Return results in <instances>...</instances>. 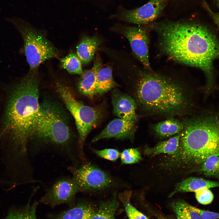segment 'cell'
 Here are the masks:
<instances>
[{
    "mask_svg": "<svg viewBox=\"0 0 219 219\" xmlns=\"http://www.w3.org/2000/svg\"><path fill=\"white\" fill-rule=\"evenodd\" d=\"M129 91L138 116L182 119L198 111L195 89L178 78L153 71H141Z\"/></svg>",
    "mask_w": 219,
    "mask_h": 219,
    "instance_id": "6da1fadb",
    "label": "cell"
},
{
    "mask_svg": "<svg viewBox=\"0 0 219 219\" xmlns=\"http://www.w3.org/2000/svg\"><path fill=\"white\" fill-rule=\"evenodd\" d=\"M163 52L177 62L199 68L204 73L203 89L210 92L214 87L213 63L219 59V41L209 29L189 22H168L157 25Z\"/></svg>",
    "mask_w": 219,
    "mask_h": 219,
    "instance_id": "7a4b0ae2",
    "label": "cell"
},
{
    "mask_svg": "<svg viewBox=\"0 0 219 219\" xmlns=\"http://www.w3.org/2000/svg\"><path fill=\"white\" fill-rule=\"evenodd\" d=\"M183 119L178 149L168 160L175 170L193 172L209 157L219 156V109L200 110Z\"/></svg>",
    "mask_w": 219,
    "mask_h": 219,
    "instance_id": "3957f363",
    "label": "cell"
},
{
    "mask_svg": "<svg viewBox=\"0 0 219 219\" xmlns=\"http://www.w3.org/2000/svg\"><path fill=\"white\" fill-rule=\"evenodd\" d=\"M39 83L37 70H29L12 84L3 115L2 131L12 135L25 151L40 109Z\"/></svg>",
    "mask_w": 219,
    "mask_h": 219,
    "instance_id": "277c9868",
    "label": "cell"
},
{
    "mask_svg": "<svg viewBox=\"0 0 219 219\" xmlns=\"http://www.w3.org/2000/svg\"><path fill=\"white\" fill-rule=\"evenodd\" d=\"M29 140L33 155L43 150H53L65 156L73 165L76 163L71 130L61 111L52 103L40 105Z\"/></svg>",
    "mask_w": 219,
    "mask_h": 219,
    "instance_id": "5b68a950",
    "label": "cell"
},
{
    "mask_svg": "<svg viewBox=\"0 0 219 219\" xmlns=\"http://www.w3.org/2000/svg\"><path fill=\"white\" fill-rule=\"evenodd\" d=\"M56 90L67 108L73 117L78 134V156L83 160V146L90 132L99 123L103 117L102 110L84 104L77 99L70 89L63 83H56Z\"/></svg>",
    "mask_w": 219,
    "mask_h": 219,
    "instance_id": "8992f818",
    "label": "cell"
},
{
    "mask_svg": "<svg viewBox=\"0 0 219 219\" xmlns=\"http://www.w3.org/2000/svg\"><path fill=\"white\" fill-rule=\"evenodd\" d=\"M5 19L12 24L22 37L29 70L36 71L43 62L58 56L57 49L44 34L28 23L17 17Z\"/></svg>",
    "mask_w": 219,
    "mask_h": 219,
    "instance_id": "52a82bcc",
    "label": "cell"
},
{
    "mask_svg": "<svg viewBox=\"0 0 219 219\" xmlns=\"http://www.w3.org/2000/svg\"><path fill=\"white\" fill-rule=\"evenodd\" d=\"M68 169L80 192L102 191L116 185V181L111 175L90 163H84L80 166L71 165Z\"/></svg>",
    "mask_w": 219,
    "mask_h": 219,
    "instance_id": "ba28073f",
    "label": "cell"
},
{
    "mask_svg": "<svg viewBox=\"0 0 219 219\" xmlns=\"http://www.w3.org/2000/svg\"><path fill=\"white\" fill-rule=\"evenodd\" d=\"M80 189L72 178L63 177L47 189L39 202L54 208L62 204L75 206L76 194Z\"/></svg>",
    "mask_w": 219,
    "mask_h": 219,
    "instance_id": "9c48e42d",
    "label": "cell"
},
{
    "mask_svg": "<svg viewBox=\"0 0 219 219\" xmlns=\"http://www.w3.org/2000/svg\"><path fill=\"white\" fill-rule=\"evenodd\" d=\"M123 34L128 40L132 50L146 69L152 71L149 57L148 32L144 27H125Z\"/></svg>",
    "mask_w": 219,
    "mask_h": 219,
    "instance_id": "30bf717a",
    "label": "cell"
},
{
    "mask_svg": "<svg viewBox=\"0 0 219 219\" xmlns=\"http://www.w3.org/2000/svg\"><path fill=\"white\" fill-rule=\"evenodd\" d=\"M166 5L165 0H150L142 6L122 11L118 17L125 21L137 24H147L156 20Z\"/></svg>",
    "mask_w": 219,
    "mask_h": 219,
    "instance_id": "8fae6325",
    "label": "cell"
},
{
    "mask_svg": "<svg viewBox=\"0 0 219 219\" xmlns=\"http://www.w3.org/2000/svg\"><path fill=\"white\" fill-rule=\"evenodd\" d=\"M138 120L121 118L114 119L92 141L95 142L102 139L111 138L121 140L128 139L133 141Z\"/></svg>",
    "mask_w": 219,
    "mask_h": 219,
    "instance_id": "7c38bea8",
    "label": "cell"
},
{
    "mask_svg": "<svg viewBox=\"0 0 219 219\" xmlns=\"http://www.w3.org/2000/svg\"><path fill=\"white\" fill-rule=\"evenodd\" d=\"M111 96L113 112L116 116L119 118L138 119L136 104L130 95L115 88Z\"/></svg>",
    "mask_w": 219,
    "mask_h": 219,
    "instance_id": "4fadbf2b",
    "label": "cell"
},
{
    "mask_svg": "<svg viewBox=\"0 0 219 219\" xmlns=\"http://www.w3.org/2000/svg\"><path fill=\"white\" fill-rule=\"evenodd\" d=\"M184 126L183 118L171 117L152 124L150 129L156 136L163 139L179 134L183 130Z\"/></svg>",
    "mask_w": 219,
    "mask_h": 219,
    "instance_id": "5bb4252c",
    "label": "cell"
},
{
    "mask_svg": "<svg viewBox=\"0 0 219 219\" xmlns=\"http://www.w3.org/2000/svg\"><path fill=\"white\" fill-rule=\"evenodd\" d=\"M102 67V61L97 57L94 61L92 67L84 71L81 75L78 87L82 94L90 99L96 96V75Z\"/></svg>",
    "mask_w": 219,
    "mask_h": 219,
    "instance_id": "9a60e30c",
    "label": "cell"
},
{
    "mask_svg": "<svg viewBox=\"0 0 219 219\" xmlns=\"http://www.w3.org/2000/svg\"><path fill=\"white\" fill-rule=\"evenodd\" d=\"M219 187V182L190 177L177 183L173 190L169 194V197H171L178 193L195 192L204 188H210Z\"/></svg>",
    "mask_w": 219,
    "mask_h": 219,
    "instance_id": "2e32d148",
    "label": "cell"
},
{
    "mask_svg": "<svg viewBox=\"0 0 219 219\" xmlns=\"http://www.w3.org/2000/svg\"><path fill=\"white\" fill-rule=\"evenodd\" d=\"M101 42V40L96 36L82 38L76 48L77 55L82 64H87L92 61Z\"/></svg>",
    "mask_w": 219,
    "mask_h": 219,
    "instance_id": "e0dca14e",
    "label": "cell"
},
{
    "mask_svg": "<svg viewBox=\"0 0 219 219\" xmlns=\"http://www.w3.org/2000/svg\"><path fill=\"white\" fill-rule=\"evenodd\" d=\"M96 211L90 204L81 202L59 214L54 219H91Z\"/></svg>",
    "mask_w": 219,
    "mask_h": 219,
    "instance_id": "ac0fdd59",
    "label": "cell"
},
{
    "mask_svg": "<svg viewBox=\"0 0 219 219\" xmlns=\"http://www.w3.org/2000/svg\"><path fill=\"white\" fill-rule=\"evenodd\" d=\"M181 132L169 139L159 142L153 147H146L144 150V154L149 156L162 153L169 155L175 154L179 148Z\"/></svg>",
    "mask_w": 219,
    "mask_h": 219,
    "instance_id": "d6986e66",
    "label": "cell"
},
{
    "mask_svg": "<svg viewBox=\"0 0 219 219\" xmlns=\"http://www.w3.org/2000/svg\"><path fill=\"white\" fill-rule=\"evenodd\" d=\"M117 86L113 79L111 67H102L96 75V96H102Z\"/></svg>",
    "mask_w": 219,
    "mask_h": 219,
    "instance_id": "ffe728a7",
    "label": "cell"
},
{
    "mask_svg": "<svg viewBox=\"0 0 219 219\" xmlns=\"http://www.w3.org/2000/svg\"><path fill=\"white\" fill-rule=\"evenodd\" d=\"M119 206L116 194L114 193L111 199L101 202L91 219H116L115 214Z\"/></svg>",
    "mask_w": 219,
    "mask_h": 219,
    "instance_id": "44dd1931",
    "label": "cell"
},
{
    "mask_svg": "<svg viewBox=\"0 0 219 219\" xmlns=\"http://www.w3.org/2000/svg\"><path fill=\"white\" fill-rule=\"evenodd\" d=\"M172 207L178 219H202L191 205L182 200L174 202Z\"/></svg>",
    "mask_w": 219,
    "mask_h": 219,
    "instance_id": "7402d4cb",
    "label": "cell"
},
{
    "mask_svg": "<svg viewBox=\"0 0 219 219\" xmlns=\"http://www.w3.org/2000/svg\"><path fill=\"white\" fill-rule=\"evenodd\" d=\"M195 172L201 173L207 177L219 180V156L213 155L206 159Z\"/></svg>",
    "mask_w": 219,
    "mask_h": 219,
    "instance_id": "603a6c76",
    "label": "cell"
},
{
    "mask_svg": "<svg viewBox=\"0 0 219 219\" xmlns=\"http://www.w3.org/2000/svg\"><path fill=\"white\" fill-rule=\"evenodd\" d=\"M38 202L30 203L24 207L12 210L9 212L5 219H37L36 211Z\"/></svg>",
    "mask_w": 219,
    "mask_h": 219,
    "instance_id": "cb8c5ba5",
    "label": "cell"
},
{
    "mask_svg": "<svg viewBox=\"0 0 219 219\" xmlns=\"http://www.w3.org/2000/svg\"><path fill=\"white\" fill-rule=\"evenodd\" d=\"M60 61L61 66L70 74L81 75L83 73L80 60L72 51L61 59Z\"/></svg>",
    "mask_w": 219,
    "mask_h": 219,
    "instance_id": "d4e9b609",
    "label": "cell"
},
{
    "mask_svg": "<svg viewBox=\"0 0 219 219\" xmlns=\"http://www.w3.org/2000/svg\"><path fill=\"white\" fill-rule=\"evenodd\" d=\"M121 165L139 163L142 160L138 148H131L124 150L120 154Z\"/></svg>",
    "mask_w": 219,
    "mask_h": 219,
    "instance_id": "484cf974",
    "label": "cell"
},
{
    "mask_svg": "<svg viewBox=\"0 0 219 219\" xmlns=\"http://www.w3.org/2000/svg\"><path fill=\"white\" fill-rule=\"evenodd\" d=\"M126 197L124 202V208L129 219H149L144 214L137 210L130 202L131 192H126L124 193Z\"/></svg>",
    "mask_w": 219,
    "mask_h": 219,
    "instance_id": "4316f807",
    "label": "cell"
},
{
    "mask_svg": "<svg viewBox=\"0 0 219 219\" xmlns=\"http://www.w3.org/2000/svg\"><path fill=\"white\" fill-rule=\"evenodd\" d=\"M92 150L99 157L113 162H116L120 155L118 150L113 148H105L101 150L92 148Z\"/></svg>",
    "mask_w": 219,
    "mask_h": 219,
    "instance_id": "83f0119b",
    "label": "cell"
},
{
    "mask_svg": "<svg viewBox=\"0 0 219 219\" xmlns=\"http://www.w3.org/2000/svg\"><path fill=\"white\" fill-rule=\"evenodd\" d=\"M195 197L197 201L203 205L210 203L213 200L214 196L210 188H204L195 192Z\"/></svg>",
    "mask_w": 219,
    "mask_h": 219,
    "instance_id": "f1b7e54d",
    "label": "cell"
},
{
    "mask_svg": "<svg viewBox=\"0 0 219 219\" xmlns=\"http://www.w3.org/2000/svg\"><path fill=\"white\" fill-rule=\"evenodd\" d=\"M192 208L197 212L202 219H219V213L202 210L191 205Z\"/></svg>",
    "mask_w": 219,
    "mask_h": 219,
    "instance_id": "f546056e",
    "label": "cell"
},
{
    "mask_svg": "<svg viewBox=\"0 0 219 219\" xmlns=\"http://www.w3.org/2000/svg\"><path fill=\"white\" fill-rule=\"evenodd\" d=\"M203 5L206 9L209 12L214 22L217 26L219 30V12L216 13L213 12L206 2H204Z\"/></svg>",
    "mask_w": 219,
    "mask_h": 219,
    "instance_id": "4dcf8cb0",
    "label": "cell"
},
{
    "mask_svg": "<svg viewBox=\"0 0 219 219\" xmlns=\"http://www.w3.org/2000/svg\"><path fill=\"white\" fill-rule=\"evenodd\" d=\"M217 5L219 7V0H217Z\"/></svg>",
    "mask_w": 219,
    "mask_h": 219,
    "instance_id": "1f68e13d",
    "label": "cell"
},
{
    "mask_svg": "<svg viewBox=\"0 0 219 219\" xmlns=\"http://www.w3.org/2000/svg\"><path fill=\"white\" fill-rule=\"evenodd\" d=\"M161 219H168V218H163V217H162V218H161Z\"/></svg>",
    "mask_w": 219,
    "mask_h": 219,
    "instance_id": "d6a6232c",
    "label": "cell"
}]
</instances>
